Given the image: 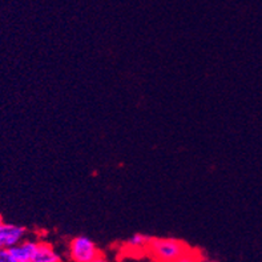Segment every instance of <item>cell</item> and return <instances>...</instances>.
Returning a JSON list of instances; mask_svg holds the SVG:
<instances>
[{"instance_id": "6da1fadb", "label": "cell", "mask_w": 262, "mask_h": 262, "mask_svg": "<svg viewBox=\"0 0 262 262\" xmlns=\"http://www.w3.org/2000/svg\"><path fill=\"white\" fill-rule=\"evenodd\" d=\"M146 252L156 262H181L192 249L180 239L152 237Z\"/></svg>"}, {"instance_id": "7a4b0ae2", "label": "cell", "mask_w": 262, "mask_h": 262, "mask_svg": "<svg viewBox=\"0 0 262 262\" xmlns=\"http://www.w3.org/2000/svg\"><path fill=\"white\" fill-rule=\"evenodd\" d=\"M100 250L90 237L77 236L70 243V258L72 262H91L97 258Z\"/></svg>"}, {"instance_id": "3957f363", "label": "cell", "mask_w": 262, "mask_h": 262, "mask_svg": "<svg viewBox=\"0 0 262 262\" xmlns=\"http://www.w3.org/2000/svg\"><path fill=\"white\" fill-rule=\"evenodd\" d=\"M27 229L21 225L10 223L0 224V249H11L26 238Z\"/></svg>"}, {"instance_id": "277c9868", "label": "cell", "mask_w": 262, "mask_h": 262, "mask_svg": "<svg viewBox=\"0 0 262 262\" xmlns=\"http://www.w3.org/2000/svg\"><path fill=\"white\" fill-rule=\"evenodd\" d=\"M37 243L39 241H35V239H23L16 246L11 248L10 252L13 258L16 259V262H32L33 254L36 252Z\"/></svg>"}, {"instance_id": "5b68a950", "label": "cell", "mask_w": 262, "mask_h": 262, "mask_svg": "<svg viewBox=\"0 0 262 262\" xmlns=\"http://www.w3.org/2000/svg\"><path fill=\"white\" fill-rule=\"evenodd\" d=\"M32 262H63V258L51 244L46 241H39Z\"/></svg>"}, {"instance_id": "8992f818", "label": "cell", "mask_w": 262, "mask_h": 262, "mask_svg": "<svg viewBox=\"0 0 262 262\" xmlns=\"http://www.w3.org/2000/svg\"><path fill=\"white\" fill-rule=\"evenodd\" d=\"M152 237L144 233H136L133 234L128 241H126V246L132 250H146L148 245H149Z\"/></svg>"}, {"instance_id": "52a82bcc", "label": "cell", "mask_w": 262, "mask_h": 262, "mask_svg": "<svg viewBox=\"0 0 262 262\" xmlns=\"http://www.w3.org/2000/svg\"><path fill=\"white\" fill-rule=\"evenodd\" d=\"M0 262H16L10 249H0Z\"/></svg>"}, {"instance_id": "ba28073f", "label": "cell", "mask_w": 262, "mask_h": 262, "mask_svg": "<svg viewBox=\"0 0 262 262\" xmlns=\"http://www.w3.org/2000/svg\"><path fill=\"white\" fill-rule=\"evenodd\" d=\"M91 262H111V261H108V259L104 258V257L99 256V257H97V258H95V259H93V261H91Z\"/></svg>"}, {"instance_id": "9c48e42d", "label": "cell", "mask_w": 262, "mask_h": 262, "mask_svg": "<svg viewBox=\"0 0 262 262\" xmlns=\"http://www.w3.org/2000/svg\"><path fill=\"white\" fill-rule=\"evenodd\" d=\"M2 223H3V217L0 216V224H2Z\"/></svg>"}]
</instances>
